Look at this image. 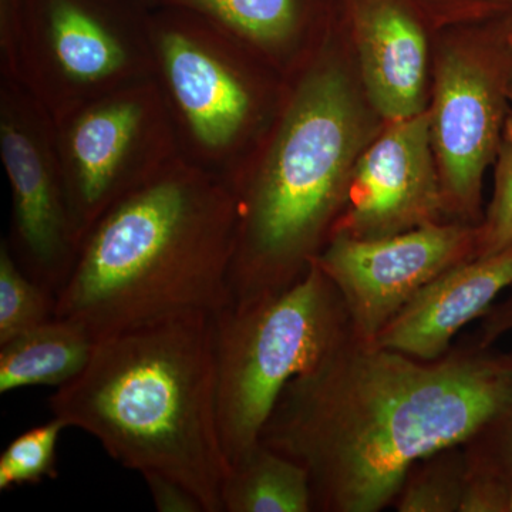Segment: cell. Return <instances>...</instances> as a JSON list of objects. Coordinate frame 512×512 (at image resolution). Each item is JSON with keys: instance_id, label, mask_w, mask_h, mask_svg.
<instances>
[{"instance_id": "7a4b0ae2", "label": "cell", "mask_w": 512, "mask_h": 512, "mask_svg": "<svg viewBox=\"0 0 512 512\" xmlns=\"http://www.w3.org/2000/svg\"><path fill=\"white\" fill-rule=\"evenodd\" d=\"M237 201L229 185L178 158L90 229L56 295V318L97 339L231 299Z\"/></svg>"}, {"instance_id": "277c9868", "label": "cell", "mask_w": 512, "mask_h": 512, "mask_svg": "<svg viewBox=\"0 0 512 512\" xmlns=\"http://www.w3.org/2000/svg\"><path fill=\"white\" fill-rule=\"evenodd\" d=\"M369 134L348 74L328 57H313L229 184L238 210L231 303L285 291L305 276L343 210Z\"/></svg>"}, {"instance_id": "5bb4252c", "label": "cell", "mask_w": 512, "mask_h": 512, "mask_svg": "<svg viewBox=\"0 0 512 512\" xmlns=\"http://www.w3.org/2000/svg\"><path fill=\"white\" fill-rule=\"evenodd\" d=\"M357 52L367 99L387 123L427 110V40L397 6L382 3L357 22Z\"/></svg>"}, {"instance_id": "9a60e30c", "label": "cell", "mask_w": 512, "mask_h": 512, "mask_svg": "<svg viewBox=\"0 0 512 512\" xmlns=\"http://www.w3.org/2000/svg\"><path fill=\"white\" fill-rule=\"evenodd\" d=\"M96 336L82 323L53 318L0 345V393L72 382L86 369Z\"/></svg>"}, {"instance_id": "83f0119b", "label": "cell", "mask_w": 512, "mask_h": 512, "mask_svg": "<svg viewBox=\"0 0 512 512\" xmlns=\"http://www.w3.org/2000/svg\"><path fill=\"white\" fill-rule=\"evenodd\" d=\"M148 3H150V0H147Z\"/></svg>"}, {"instance_id": "7402d4cb", "label": "cell", "mask_w": 512, "mask_h": 512, "mask_svg": "<svg viewBox=\"0 0 512 512\" xmlns=\"http://www.w3.org/2000/svg\"><path fill=\"white\" fill-rule=\"evenodd\" d=\"M494 164L493 197L477 225L474 258L497 254L512 245V114L505 120Z\"/></svg>"}, {"instance_id": "ac0fdd59", "label": "cell", "mask_w": 512, "mask_h": 512, "mask_svg": "<svg viewBox=\"0 0 512 512\" xmlns=\"http://www.w3.org/2000/svg\"><path fill=\"white\" fill-rule=\"evenodd\" d=\"M468 480L463 444L444 447L409 468L393 505L399 512H461Z\"/></svg>"}, {"instance_id": "9c48e42d", "label": "cell", "mask_w": 512, "mask_h": 512, "mask_svg": "<svg viewBox=\"0 0 512 512\" xmlns=\"http://www.w3.org/2000/svg\"><path fill=\"white\" fill-rule=\"evenodd\" d=\"M511 77L503 30L484 45L450 47L437 60L430 130L448 221L483 220L484 174L503 137Z\"/></svg>"}, {"instance_id": "3957f363", "label": "cell", "mask_w": 512, "mask_h": 512, "mask_svg": "<svg viewBox=\"0 0 512 512\" xmlns=\"http://www.w3.org/2000/svg\"><path fill=\"white\" fill-rule=\"evenodd\" d=\"M49 404L53 417L89 433L121 466L173 478L205 512H224L231 464L218 421L212 315L104 336L86 369Z\"/></svg>"}, {"instance_id": "4316f807", "label": "cell", "mask_w": 512, "mask_h": 512, "mask_svg": "<svg viewBox=\"0 0 512 512\" xmlns=\"http://www.w3.org/2000/svg\"><path fill=\"white\" fill-rule=\"evenodd\" d=\"M511 512H512V498H511Z\"/></svg>"}, {"instance_id": "ffe728a7", "label": "cell", "mask_w": 512, "mask_h": 512, "mask_svg": "<svg viewBox=\"0 0 512 512\" xmlns=\"http://www.w3.org/2000/svg\"><path fill=\"white\" fill-rule=\"evenodd\" d=\"M56 296L30 278L0 244V345L55 318Z\"/></svg>"}, {"instance_id": "d4e9b609", "label": "cell", "mask_w": 512, "mask_h": 512, "mask_svg": "<svg viewBox=\"0 0 512 512\" xmlns=\"http://www.w3.org/2000/svg\"><path fill=\"white\" fill-rule=\"evenodd\" d=\"M504 5L505 23L503 32L508 37H512V0H501Z\"/></svg>"}, {"instance_id": "52a82bcc", "label": "cell", "mask_w": 512, "mask_h": 512, "mask_svg": "<svg viewBox=\"0 0 512 512\" xmlns=\"http://www.w3.org/2000/svg\"><path fill=\"white\" fill-rule=\"evenodd\" d=\"M150 15L119 0H22L0 77L59 119L97 97L153 77Z\"/></svg>"}, {"instance_id": "e0dca14e", "label": "cell", "mask_w": 512, "mask_h": 512, "mask_svg": "<svg viewBox=\"0 0 512 512\" xmlns=\"http://www.w3.org/2000/svg\"><path fill=\"white\" fill-rule=\"evenodd\" d=\"M224 512H312L305 468L259 441L229 468L222 485Z\"/></svg>"}, {"instance_id": "603a6c76", "label": "cell", "mask_w": 512, "mask_h": 512, "mask_svg": "<svg viewBox=\"0 0 512 512\" xmlns=\"http://www.w3.org/2000/svg\"><path fill=\"white\" fill-rule=\"evenodd\" d=\"M160 512H205L201 501L183 484L163 474L146 473L141 476Z\"/></svg>"}, {"instance_id": "7c38bea8", "label": "cell", "mask_w": 512, "mask_h": 512, "mask_svg": "<svg viewBox=\"0 0 512 512\" xmlns=\"http://www.w3.org/2000/svg\"><path fill=\"white\" fill-rule=\"evenodd\" d=\"M446 221L427 109L392 121L367 144L330 237L386 238Z\"/></svg>"}, {"instance_id": "44dd1931", "label": "cell", "mask_w": 512, "mask_h": 512, "mask_svg": "<svg viewBox=\"0 0 512 512\" xmlns=\"http://www.w3.org/2000/svg\"><path fill=\"white\" fill-rule=\"evenodd\" d=\"M67 429L53 417L10 441L0 456V490L37 485L57 477L56 453L60 434Z\"/></svg>"}, {"instance_id": "ba28073f", "label": "cell", "mask_w": 512, "mask_h": 512, "mask_svg": "<svg viewBox=\"0 0 512 512\" xmlns=\"http://www.w3.org/2000/svg\"><path fill=\"white\" fill-rule=\"evenodd\" d=\"M53 123L80 242L117 202L181 157L173 121L153 77L97 97Z\"/></svg>"}, {"instance_id": "30bf717a", "label": "cell", "mask_w": 512, "mask_h": 512, "mask_svg": "<svg viewBox=\"0 0 512 512\" xmlns=\"http://www.w3.org/2000/svg\"><path fill=\"white\" fill-rule=\"evenodd\" d=\"M0 157L12 194L9 237L20 268L57 295L80 249L52 116L15 80L0 77Z\"/></svg>"}, {"instance_id": "8fae6325", "label": "cell", "mask_w": 512, "mask_h": 512, "mask_svg": "<svg viewBox=\"0 0 512 512\" xmlns=\"http://www.w3.org/2000/svg\"><path fill=\"white\" fill-rule=\"evenodd\" d=\"M476 237L477 225L451 221L386 238L332 235L311 262L338 289L355 335L375 340L421 289L476 256Z\"/></svg>"}, {"instance_id": "8992f818", "label": "cell", "mask_w": 512, "mask_h": 512, "mask_svg": "<svg viewBox=\"0 0 512 512\" xmlns=\"http://www.w3.org/2000/svg\"><path fill=\"white\" fill-rule=\"evenodd\" d=\"M222 447L234 466L259 443L276 400L353 332L338 289L319 266L285 291L212 315Z\"/></svg>"}, {"instance_id": "2e32d148", "label": "cell", "mask_w": 512, "mask_h": 512, "mask_svg": "<svg viewBox=\"0 0 512 512\" xmlns=\"http://www.w3.org/2000/svg\"><path fill=\"white\" fill-rule=\"evenodd\" d=\"M210 20L274 66H295L305 23L299 0H150Z\"/></svg>"}, {"instance_id": "6da1fadb", "label": "cell", "mask_w": 512, "mask_h": 512, "mask_svg": "<svg viewBox=\"0 0 512 512\" xmlns=\"http://www.w3.org/2000/svg\"><path fill=\"white\" fill-rule=\"evenodd\" d=\"M511 376V350L423 362L352 332L286 384L259 441L305 468L313 511L379 512L416 461L490 419Z\"/></svg>"}, {"instance_id": "484cf974", "label": "cell", "mask_w": 512, "mask_h": 512, "mask_svg": "<svg viewBox=\"0 0 512 512\" xmlns=\"http://www.w3.org/2000/svg\"><path fill=\"white\" fill-rule=\"evenodd\" d=\"M505 36H507V35H505ZM508 40H510L511 47H512V37H508ZM508 99H510V103L512 104V77H511V84H510V93H508Z\"/></svg>"}, {"instance_id": "5b68a950", "label": "cell", "mask_w": 512, "mask_h": 512, "mask_svg": "<svg viewBox=\"0 0 512 512\" xmlns=\"http://www.w3.org/2000/svg\"><path fill=\"white\" fill-rule=\"evenodd\" d=\"M153 79L181 157L228 185L274 126L288 89L266 77L254 50L187 10L150 15Z\"/></svg>"}, {"instance_id": "cb8c5ba5", "label": "cell", "mask_w": 512, "mask_h": 512, "mask_svg": "<svg viewBox=\"0 0 512 512\" xmlns=\"http://www.w3.org/2000/svg\"><path fill=\"white\" fill-rule=\"evenodd\" d=\"M477 323V329L467 342L480 349H491L498 340L512 333V285L507 295L490 306Z\"/></svg>"}, {"instance_id": "4fadbf2b", "label": "cell", "mask_w": 512, "mask_h": 512, "mask_svg": "<svg viewBox=\"0 0 512 512\" xmlns=\"http://www.w3.org/2000/svg\"><path fill=\"white\" fill-rule=\"evenodd\" d=\"M512 285V245L468 259L421 289L375 342L423 362L440 359L468 323L478 320Z\"/></svg>"}, {"instance_id": "d6986e66", "label": "cell", "mask_w": 512, "mask_h": 512, "mask_svg": "<svg viewBox=\"0 0 512 512\" xmlns=\"http://www.w3.org/2000/svg\"><path fill=\"white\" fill-rule=\"evenodd\" d=\"M461 444L471 478L497 501L501 511L511 512L512 376L500 406L473 436Z\"/></svg>"}]
</instances>
